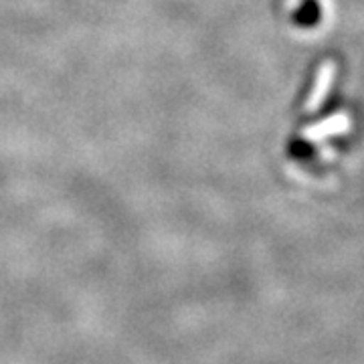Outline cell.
<instances>
[{"label":"cell","instance_id":"cell-1","mask_svg":"<svg viewBox=\"0 0 364 364\" xmlns=\"http://www.w3.org/2000/svg\"><path fill=\"white\" fill-rule=\"evenodd\" d=\"M294 21L301 26H312L320 21V9H318V2L316 0H306L304 6L299 9Z\"/></svg>","mask_w":364,"mask_h":364}]
</instances>
